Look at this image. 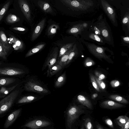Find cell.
I'll return each mask as SVG.
<instances>
[{
	"mask_svg": "<svg viewBox=\"0 0 129 129\" xmlns=\"http://www.w3.org/2000/svg\"><path fill=\"white\" fill-rule=\"evenodd\" d=\"M96 23L100 29L102 37L106 42H108V44H113V39L111 38L110 32L105 22L103 21Z\"/></svg>",
	"mask_w": 129,
	"mask_h": 129,
	"instance_id": "5b68a950",
	"label": "cell"
},
{
	"mask_svg": "<svg viewBox=\"0 0 129 129\" xmlns=\"http://www.w3.org/2000/svg\"><path fill=\"white\" fill-rule=\"evenodd\" d=\"M72 48L67 51L60 57L58 63V64L63 68L66 64V63L68 60L69 55L72 51Z\"/></svg>",
	"mask_w": 129,
	"mask_h": 129,
	"instance_id": "44dd1931",
	"label": "cell"
},
{
	"mask_svg": "<svg viewBox=\"0 0 129 129\" xmlns=\"http://www.w3.org/2000/svg\"><path fill=\"white\" fill-rule=\"evenodd\" d=\"M74 43H67L64 45L60 48L58 56V58L61 57L67 51L72 48Z\"/></svg>",
	"mask_w": 129,
	"mask_h": 129,
	"instance_id": "603a6c76",
	"label": "cell"
},
{
	"mask_svg": "<svg viewBox=\"0 0 129 129\" xmlns=\"http://www.w3.org/2000/svg\"><path fill=\"white\" fill-rule=\"evenodd\" d=\"M24 73L22 70L12 67L0 68V74L10 76L20 75Z\"/></svg>",
	"mask_w": 129,
	"mask_h": 129,
	"instance_id": "8fae6325",
	"label": "cell"
},
{
	"mask_svg": "<svg viewBox=\"0 0 129 129\" xmlns=\"http://www.w3.org/2000/svg\"><path fill=\"white\" fill-rule=\"evenodd\" d=\"M45 45V44H41L34 47L27 53L25 55V57H28L37 52L42 49Z\"/></svg>",
	"mask_w": 129,
	"mask_h": 129,
	"instance_id": "7402d4cb",
	"label": "cell"
},
{
	"mask_svg": "<svg viewBox=\"0 0 129 129\" xmlns=\"http://www.w3.org/2000/svg\"><path fill=\"white\" fill-rule=\"evenodd\" d=\"M18 3L21 10L26 18L28 21L30 20V11L27 1L25 0H19Z\"/></svg>",
	"mask_w": 129,
	"mask_h": 129,
	"instance_id": "7c38bea8",
	"label": "cell"
},
{
	"mask_svg": "<svg viewBox=\"0 0 129 129\" xmlns=\"http://www.w3.org/2000/svg\"><path fill=\"white\" fill-rule=\"evenodd\" d=\"M10 41L13 44V46L15 50L22 49L23 46V43L13 36L10 38Z\"/></svg>",
	"mask_w": 129,
	"mask_h": 129,
	"instance_id": "d6986e66",
	"label": "cell"
},
{
	"mask_svg": "<svg viewBox=\"0 0 129 129\" xmlns=\"http://www.w3.org/2000/svg\"><path fill=\"white\" fill-rule=\"evenodd\" d=\"M110 84L112 87L115 88L119 86L120 84V83L118 81L114 80L111 82Z\"/></svg>",
	"mask_w": 129,
	"mask_h": 129,
	"instance_id": "b9f144b4",
	"label": "cell"
},
{
	"mask_svg": "<svg viewBox=\"0 0 129 129\" xmlns=\"http://www.w3.org/2000/svg\"><path fill=\"white\" fill-rule=\"evenodd\" d=\"M100 105L102 107L109 109H114L122 107L124 105L111 100H107L103 102Z\"/></svg>",
	"mask_w": 129,
	"mask_h": 129,
	"instance_id": "9a60e30c",
	"label": "cell"
},
{
	"mask_svg": "<svg viewBox=\"0 0 129 129\" xmlns=\"http://www.w3.org/2000/svg\"><path fill=\"white\" fill-rule=\"evenodd\" d=\"M59 28V26L57 24H53L51 25L47 30L48 35V36H52L55 34Z\"/></svg>",
	"mask_w": 129,
	"mask_h": 129,
	"instance_id": "83f0119b",
	"label": "cell"
},
{
	"mask_svg": "<svg viewBox=\"0 0 129 129\" xmlns=\"http://www.w3.org/2000/svg\"><path fill=\"white\" fill-rule=\"evenodd\" d=\"M51 123L48 121L37 119L29 121L23 125L22 126L32 129H36L48 126Z\"/></svg>",
	"mask_w": 129,
	"mask_h": 129,
	"instance_id": "52a82bcc",
	"label": "cell"
},
{
	"mask_svg": "<svg viewBox=\"0 0 129 129\" xmlns=\"http://www.w3.org/2000/svg\"><path fill=\"white\" fill-rule=\"evenodd\" d=\"M25 88L27 90L41 93L45 94L48 92L47 89L34 81L27 82L25 85Z\"/></svg>",
	"mask_w": 129,
	"mask_h": 129,
	"instance_id": "8992f818",
	"label": "cell"
},
{
	"mask_svg": "<svg viewBox=\"0 0 129 129\" xmlns=\"http://www.w3.org/2000/svg\"><path fill=\"white\" fill-rule=\"evenodd\" d=\"M106 124L109 127L112 128H114L113 122L112 120L110 118H107L105 120Z\"/></svg>",
	"mask_w": 129,
	"mask_h": 129,
	"instance_id": "7bdbcfd3",
	"label": "cell"
},
{
	"mask_svg": "<svg viewBox=\"0 0 129 129\" xmlns=\"http://www.w3.org/2000/svg\"><path fill=\"white\" fill-rule=\"evenodd\" d=\"M101 3L106 14L113 23L115 24L116 22V19L114 10L106 1L101 0Z\"/></svg>",
	"mask_w": 129,
	"mask_h": 129,
	"instance_id": "ba28073f",
	"label": "cell"
},
{
	"mask_svg": "<svg viewBox=\"0 0 129 129\" xmlns=\"http://www.w3.org/2000/svg\"><path fill=\"white\" fill-rule=\"evenodd\" d=\"M63 68L58 64H54L49 69L50 74L53 76L61 70Z\"/></svg>",
	"mask_w": 129,
	"mask_h": 129,
	"instance_id": "1f68e13d",
	"label": "cell"
},
{
	"mask_svg": "<svg viewBox=\"0 0 129 129\" xmlns=\"http://www.w3.org/2000/svg\"><path fill=\"white\" fill-rule=\"evenodd\" d=\"M1 94V93H0V96H1V94ZM1 97H0V98Z\"/></svg>",
	"mask_w": 129,
	"mask_h": 129,
	"instance_id": "816d5d0a",
	"label": "cell"
},
{
	"mask_svg": "<svg viewBox=\"0 0 129 129\" xmlns=\"http://www.w3.org/2000/svg\"><path fill=\"white\" fill-rule=\"evenodd\" d=\"M129 119L124 126L121 127V129H129Z\"/></svg>",
	"mask_w": 129,
	"mask_h": 129,
	"instance_id": "ee69618b",
	"label": "cell"
},
{
	"mask_svg": "<svg viewBox=\"0 0 129 129\" xmlns=\"http://www.w3.org/2000/svg\"><path fill=\"white\" fill-rule=\"evenodd\" d=\"M10 3L9 1L5 4L0 11V21L2 19L8 8Z\"/></svg>",
	"mask_w": 129,
	"mask_h": 129,
	"instance_id": "836d02e7",
	"label": "cell"
},
{
	"mask_svg": "<svg viewBox=\"0 0 129 129\" xmlns=\"http://www.w3.org/2000/svg\"><path fill=\"white\" fill-rule=\"evenodd\" d=\"M18 85V84H16L12 87L8 88L2 87L0 89V93L1 94H4V95H6L14 89Z\"/></svg>",
	"mask_w": 129,
	"mask_h": 129,
	"instance_id": "d6a6232c",
	"label": "cell"
},
{
	"mask_svg": "<svg viewBox=\"0 0 129 129\" xmlns=\"http://www.w3.org/2000/svg\"><path fill=\"white\" fill-rule=\"evenodd\" d=\"M0 40L8 53L11 49V45L9 44L6 34L2 30H0Z\"/></svg>",
	"mask_w": 129,
	"mask_h": 129,
	"instance_id": "e0dca14e",
	"label": "cell"
},
{
	"mask_svg": "<svg viewBox=\"0 0 129 129\" xmlns=\"http://www.w3.org/2000/svg\"><path fill=\"white\" fill-rule=\"evenodd\" d=\"M85 39H89L100 45H104L106 42L105 40L102 37L95 34L93 32H89L86 34Z\"/></svg>",
	"mask_w": 129,
	"mask_h": 129,
	"instance_id": "4fadbf2b",
	"label": "cell"
},
{
	"mask_svg": "<svg viewBox=\"0 0 129 129\" xmlns=\"http://www.w3.org/2000/svg\"><path fill=\"white\" fill-rule=\"evenodd\" d=\"M21 110V108L18 109L14 111L9 115L4 124V128H8L13 123L19 115Z\"/></svg>",
	"mask_w": 129,
	"mask_h": 129,
	"instance_id": "30bf717a",
	"label": "cell"
},
{
	"mask_svg": "<svg viewBox=\"0 0 129 129\" xmlns=\"http://www.w3.org/2000/svg\"><path fill=\"white\" fill-rule=\"evenodd\" d=\"M37 99V97L32 96H24L19 99L18 104H23L31 102Z\"/></svg>",
	"mask_w": 129,
	"mask_h": 129,
	"instance_id": "4316f807",
	"label": "cell"
},
{
	"mask_svg": "<svg viewBox=\"0 0 129 129\" xmlns=\"http://www.w3.org/2000/svg\"><path fill=\"white\" fill-rule=\"evenodd\" d=\"M84 125L86 129H93V125L90 118H86L84 121Z\"/></svg>",
	"mask_w": 129,
	"mask_h": 129,
	"instance_id": "8d00e7d4",
	"label": "cell"
},
{
	"mask_svg": "<svg viewBox=\"0 0 129 129\" xmlns=\"http://www.w3.org/2000/svg\"><path fill=\"white\" fill-rule=\"evenodd\" d=\"M58 48L57 47L54 48L52 53L48 57L47 64L50 69L56 63L58 55Z\"/></svg>",
	"mask_w": 129,
	"mask_h": 129,
	"instance_id": "2e32d148",
	"label": "cell"
},
{
	"mask_svg": "<svg viewBox=\"0 0 129 129\" xmlns=\"http://www.w3.org/2000/svg\"><path fill=\"white\" fill-rule=\"evenodd\" d=\"M66 79V74L64 73L58 78L55 83V86L59 87L61 86L64 82Z\"/></svg>",
	"mask_w": 129,
	"mask_h": 129,
	"instance_id": "4dcf8cb0",
	"label": "cell"
},
{
	"mask_svg": "<svg viewBox=\"0 0 129 129\" xmlns=\"http://www.w3.org/2000/svg\"><path fill=\"white\" fill-rule=\"evenodd\" d=\"M83 41L89 51L94 56L100 59H109V57L106 55L105 52L107 48L97 45L93 43Z\"/></svg>",
	"mask_w": 129,
	"mask_h": 129,
	"instance_id": "3957f363",
	"label": "cell"
},
{
	"mask_svg": "<svg viewBox=\"0 0 129 129\" xmlns=\"http://www.w3.org/2000/svg\"><path fill=\"white\" fill-rule=\"evenodd\" d=\"M122 22L123 24L127 26L128 29L129 26V16L128 14H126L124 16L122 19Z\"/></svg>",
	"mask_w": 129,
	"mask_h": 129,
	"instance_id": "ab89813d",
	"label": "cell"
},
{
	"mask_svg": "<svg viewBox=\"0 0 129 129\" xmlns=\"http://www.w3.org/2000/svg\"><path fill=\"white\" fill-rule=\"evenodd\" d=\"M108 97L112 100L120 103L127 104L128 103V101L123 97L117 95H112Z\"/></svg>",
	"mask_w": 129,
	"mask_h": 129,
	"instance_id": "cb8c5ba5",
	"label": "cell"
},
{
	"mask_svg": "<svg viewBox=\"0 0 129 129\" xmlns=\"http://www.w3.org/2000/svg\"><path fill=\"white\" fill-rule=\"evenodd\" d=\"M65 6L73 10L84 11L87 10L94 5L90 0H61Z\"/></svg>",
	"mask_w": 129,
	"mask_h": 129,
	"instance_id": "6da1fadb",
	"label": "cell"
},
{
	"mask_svg": "<svg viewBox=\"0 0 129 129\" xmlns=\"http://www.w3.org/2000/svg\"><path fill=\"white\" fill-rule=\"evenodd\" d=\"M129 119V118L126 116L121 115L116 118V121L118 125L121 127L124 125Z\"/></svg>",
	"mask_w": 129,
	"mask_h": 129,
	"instance_id": "d4e9b609",
	"label": "cell"
},
{
	"mask_svg": "<svg viewBox=\"0 0 129 129\" xmlns=\"http://www.w3.org/2000/svg\"><path fill=\"white\" fill-rule=\"evenodd\" d=\"M12 29L15 30L21 31H23L26 30L25 28L21 27H14Z\"/></svg>",
	"mask_w": 129,
	"mask_h": 129,
	"instance_id": "f6af8a7d",
	"label": "cell"
},
{
	"mask_svg": "<svg viewBox=\"0 0 129 129\" xmlns=\"http://www.w3.org/2000/svg\"><path fill=\"white\" fill-rule=\"evenodd\" d=\"M19 18L15 15L10 14L8 15L6 20L7 22L9 23H13L20 21Z\"/></svg>",
	"mask_w": 129,
	"mask_h": 129,
	"instance_id": "f1b7e54d",
	"label": "cell"
},
{
	"mask_svg": "<svg viewBox=\"0 0 129 129\" xmlns=\"http://www.w3.org/2000/svg\"><path fill=\"white\" fill-rule=\"evenodd\" d=\"M1 64H2V63L0 62V65H1Z\"/></svg>",
	"mask_w": 129,
	"mask_h": 129,
	"instance_id": "f907efd6",
	"label": "cell"
},
{
	"mask_svg": "<svg viewBox=\"0 0 129 129\" xmlns=\"http://www.w3.org/2000/svg\"><path fill=\"white\" fill-rule=\"evenodd\" d=\"M8 53L0 40V57L6 59Z\"/></svg>",
	"mask_w": 129,
	"mask_h": 129,
	"instance_id": "e575fe53",
	"label": "cell"
},
{
	"mask_svg": "<svg viewBox=\"0 0 129 129\" xmlns=\"http://www.w3.org/2000/svg\"><path fill=\"white\" fill-rule=\"evenodd\" d=\"M19 93V90H16L0 101V117H2L9 111L17 98Z\"/></svg>",
	"mask_w": 129,
	"mask_h": 129,
	"instance_id": "7a4b0ae2",
	"label": "cell"
},
{
	"mask_svg": "<svg viewBox=\"0 0 129 129\" xmlns=\"http://www.w3.org/2000/svg\"><path fill=\"white\" fill-rule=\"evenodd\" d=\"M90 77L92 84L94 88L98 91H100V88L94 76L92 74H89Z\"/></svg>",
	"mask_w": 129,
	"mask_h": 129,
	"instance_id": "d590c367",
	"label": "cell"
},
{
	"mask_svg": "<svg viewBox=\"0 0 129 129\" xmlns=\"http://www.w3.org/2000/svg\"><path fill=\"white\" fill-rule=\"evenodd\" d=\"M122 39L123 40L124 42L129 44V37L128 36L123 37Z\"/></svg>",
	"mask_w": 129,
	"mask_h": 129,
	"instance_id": "bcb514c9",
	"label": "cell"
},
{
	"mask_svg": "<svg viewBox=\"0 0 129 129\" xmlns=\"http://www.w3.org/2000/svg\"><path fill=\"white\" fill-rule=\"evenodd\" d=\"M77 50L76 44H74L72 47V51L69 55V57L66 63V64L69 63L71 61L73 57L77 52Z\"/></svg>",
	"mask_w": 129,
	"mask_h": 129,
	"instance_id": "f546056e",
	"label": "cell"
},
{
	"mask_svg": "<svg viewBox=\"0 0 129 129\" xmlns=\"http://www.w3.org/2000/svg\"><path fill=\"white\" fill-rule=\"evenodd\" d=\"M37 4L39 7L45 12L48 13L52 12L53 10L51 7L46 2L39 0Z\"/></svg>",
	"mask_w": 129,
	"mask_h": 129,
	"instance_id": "ac0fdd59",
	"label": "cell"
},
{
	"mask_svg": "<svg viewBox=\"0 0 129 129\" xmlns=\"http://www.w3.org/2000/svg\"><path fill=\"white\" fill-rule=\"evenodd\" d=\"M95 62L89 57H87L85 60L84 64L86 67H90L95 64Z\"/></svg>",
	"mask_w": 129,
	"mask_h": 129,
	"instance_id": "f35d334b",
	"label": "cell"
},
{
	"mask_svg": "<svg viewBox=\"0 0 129 129\" xmlns=\"http://www.w3.org/2000/svg\"><path fill=\"white\" fill-rule=\"evenodd\" d=\"M80 129H85L83 126H82Z\"/></svg>",
	"mask_w": 129,
	"mask_h": 129,
	"instance_id": "681fc988",
	"label": "cell"
},
{
	"mask_svg": "<svg viewBox=\"0 0 129 129\" xmlns=\"http://www.w3.org/2000/svg\"><path fill=\"white\" fill-rule=\"evenodd\" d=\"M84 112V110L76 105L71 106L69 108L67 112V126L70 129L76 120Z\"/></svg>",
	"mask_w": 129,
	"mask_h": 129,
	"instance_id": "277c9868",
	"label": "cell"
},
{
	"mask_svg": "<svg viewBox=\"0 0 129 129\" xmlns=\"http://www.w3.org/2000/svg\"><path fill=\"white\" fill-rule=\"evenodd\" d=\"M46 20V19L44 18L38 24L33 31L31 38V41H34L40 35L43 29Z\"/></svg>",
	"mask_w": 129,
	"mask_h": 129,
	"instance_id": "5bb4252c",
	"label": "cell"
},
{
	"mask_svg": "<svg viewBox=\"0 0 129 129\" xmlns=\"http://www.w3.org/2000/svg\"><path fill=\"white\" fill-rule=\"evenodd\" d=\"M78 101L83 105L89 109H91L92 105L90 101L85 96L81 95H79L77 97Z\"/></svg>",
	"mask_w": 129,
	"mask_h": 129,
	"instance_id": "ffe728a7",
	"label": "cell"
},
{
	"mask_svg": "<svg viewBox=\"0 0 129 129\" xmlns=\"http://www.w3.org/2000/svg\"><path fill=\"white\" fill-rule=\"evenodd\" d=\"M95 75L97 76L98 79L99 80H102L105 78V76L103 74H101L96 71L94 72Z\"/></svg>",
	"mask_w": 129,
	"mask_h": 129,
	"instance_id": "60d3db41",
	"label": "cell"
},
{
	"mask_svg": "<svg viewBox=\"0 0 129 129\" xmlns=\"http://www.w3.org/2000/svg\"><path fill=\"white\" fill-rule=\"evenodd\" d=\"M14 78H0V86H5L11 84L16 81Z\"/></svg>",
	"mask_w": 129,
	"mask_h": 129,
	"instance_id": "484cf974",
	"label": "cell"
},
{
	"mask_svg": "<svg viewBox=\"0 0 129 129\" xmlns=\"http://www.w3.org/2000/svg\"><path fill=\"white\" fill-rule=\"evenodd\" d=\"M88 25V23L85 22L75 25L69 29L67 32L74 35L80 34L87 28Z\"/></svg>",
	"mask_w": 129,
	"mask_h": 129,
	"instance_id": "9c48e42d",
	"label": "cell"
},
{
	"mask_svg": "<svg viewBox=\"0 0 129 129\" xmlns=\"http://www.w3.org/2000/svg\"><path fill=\"white\" fill-rule=\"evenodd\" d=\"M97 96V94H94L92 96V99H94Z\"/></svg>",
	"mask_w": 129,
	"mask_h": 129,
	"instance_id": "c3c4849f",
	"label": "cell"
},
{
	"mask_svg": "<svg viewBox=\"0 0 129 129\" xmlns=\"http://www.w3.org/2000/svg\"><path fill=\"white\" fill-rule=\"evenodd\" d=\"M97 129H104V128L99 124L96 125Z\"/></svg>",
	"mask_w": 129,
	"mask_h": 129,
	"instance_id": "7dc6e473",
	"label": "cell"
},
{
	"mask_svg": "<svg viewBox=\"0 0 129 129\" xmlns=\"http://www.w3.org/2000/svg\"><path fill=\"white\" fill-rule=\"evenodd\" d=\"M94 77L99 88L102 90L104 89L106 87V85L104 82L102 80H99L97 77L94 76Z\"/></svg>",
	"mask_w": 129,
	"mask_h": 129,
	"instance_id": "74e56055",
	"label": "cell"
}]
</instances>
